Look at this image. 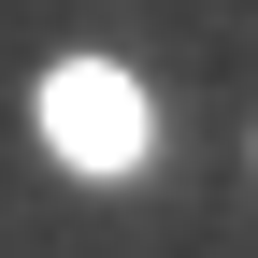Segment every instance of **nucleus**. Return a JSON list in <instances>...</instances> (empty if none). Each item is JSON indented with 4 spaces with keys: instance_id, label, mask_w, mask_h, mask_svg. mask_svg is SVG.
Here are the masks:
<instances>
[{
    "instance_id": "f257e3e1",
    "label": "nucleus",
    "mask_w": 258,
    "mask_h": 258,
    "mask_svg": "<svg viewBox=\"0 0 258 258\" xmlns=\"http://www.w3.org/2000/svg\"><path fill=\"white\" fill-rule=\"evenodd\" d=\"M43 144L72 158V172H144L158 115H144V86H129L115 57H72V72H43Z\"/></svg>"
}]
</instances>
